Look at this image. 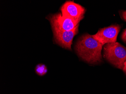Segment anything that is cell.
I'll use <instances>...</instances> for the list:
<instances>
[{"label":"cell","mask_w":126,"mask_h":94,"mask_svg":"<svg viewBox=\"0 0 126 94\" xmlns=\"http://www.w3.org/2000/svg\"><path fill=\"white\" fill-rule=\"evenodd\" d=\"M104 45L93 37L85 34L78 39L75 50L83 61L91 64H98L102 61V50Z\"/></svg>","instance_id":"1"},{"label":"cell","mask_w":126,"mask_h":94,"mask_svg":"<svg viewBox=\"0 0 126 94\" xmlns=\"http://www.w3.org/2000/svg\"><path fill=\"white\" fill-rule=\"evenodd\" d=\"M104 57L114 67L122 70L126 61V48L118 42L105 44Z\"/></svg>","instance_id":"2"},{"label":"cell","mask_w":126,"mask_h":94,"mask_svg":"<svg viewBox=\"0 0 126 94\" xmlns=\"http://www.w3.org/2000/svg\"><path fill=\"white\" fill-rule=\"evenodd\" d=\"M79 25L74 29L70 31H63L52 27L55 43L62 48L71 50L73 39L78 32Z\"/></svg>","instance_id":"3"},{"label":"cell","mask_w":126,"mask_h":94,"mask_svg":"<svg viewBox=\"0 0 126 94\" xmlns=\"http://www.w3.org/2000/svg\"><path fill=\"white\" fill-rule=\"evenodd\" d=\"M121 27L119 25H112L100 29L95 34L92 35L94 39L103 45L116 42Z\"/></svg>","instance_id":"4"},{"label":"cell","mask_w":126,"mask_h":94,"mask_svg":"<svg viewBox=\"0 0 126 94\" xmlns=\"http://www.w3.org/2000/svg\"><path fill=\"white\" fill-rule=\"evenodd\" d=\"M61 10L63 15L78 22L84 18L86 11L81 5L70 0L65 2L61 7Z\"/></svg>","instance_id":"5"},{"label":"cell","mask_w":126,"mask_h":94,"mask_svg":"<svg viewBox=\"0 0 126 94\" xmlns=\"http://www.w3.org/2000/svg\"><path fill=\"white\" fill-rule=\"evenodd\" d=\"M51 27L65 31H72L75 29L79 23L69 18L61 13L51 14L47 17Z\"/></svg>","instance_id":"6"},{"label":"cell","mask_w":126,"mask_h":94,"mask_svg":"<svg viewBox=\"0 0 126 94\" xmlns=\"http://www.w3.org/2000/svg\"><path fill=\"white\" fill-rule=\"evenodd\" d=\"M35 71L39 75L43 76L47 73V68L44 64H39L36 66Z\"/></svg>","instance_id":"7"},{"label":"cell","mask_w":126,"mask_h":94,"mask_svg":"<svg viewBox=\"0 0 126 94\" xmlns=\"http://www.w3.org/2000/svg\"><path fill=\"white\" fill-rule=\"evenodd\" d=\"M121 38L123 41L126 44V28L122 34Z\"/></svg>","instance_id":"8"},{"label":"cell","mask_w":126,"mask_h":94,"mask_svg":"<svg viewBox=\"0 0 126 94\" xmlns=\"http://www.w3.org/2000/svg\"><path fill=\"white\" fill-rule=\"evenodd\" d=\"M121 15L124 20L126 22V11H124L122 12Z\"/></svg>","instance_id":"9"},{"label":"cell","mask_w":126,"mask_h":94,"mask_svg":"<svg viewBox=\"0 0 126 94\" xmlns=\"http://www.w3.org/2000/svg\"><path fill=\"white\" fill-rule=\"evenodd\" d=\"M123 72L125 73L126 75V61L124 62V67H123Z\"/></svg>","instance_id":"10"}]
</instances>
